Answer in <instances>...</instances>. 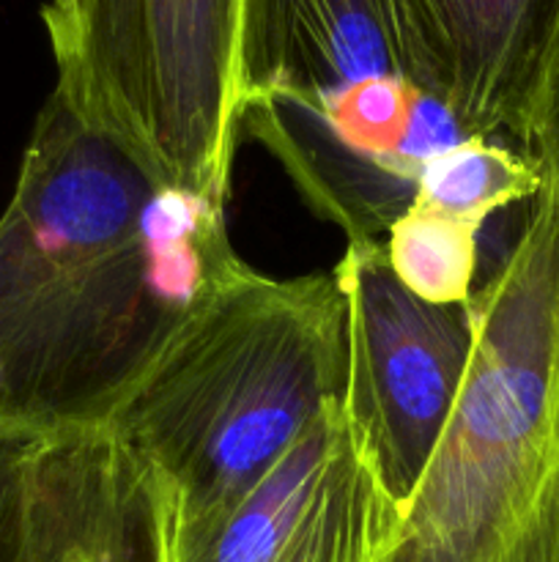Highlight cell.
<instances>
[{
    "instance_id": "obj_1",
    "label": "cell",
    "mask_w": 559,
    "mask_h": 562,
    "mask_svg": "<svg viewBox=\"0 0 559 562\" xmlns=\"http://www.w3.org/2000/svg\"><path fill=\"white\" fill-rule=\"evenodd\" d=\"M230 256L223 217L157 190L49 93L0 212V431L107 428Z\"/></svg>"
},
{
    "instance_id": "obj_2",
    "label": "cell",
    "mask_w": 559,
    "mask_h": 562,
    "mask_svg": "<svg viewBox=\"0 0 559 562\" xmlns=\"http://www.w3.org/2000/svg\"><path fill=\"white\" fill-rule=\"evenodd\" d=\"M345 393V305L334 272L272 278L219 263L110 431L157 475L170 525L217 514Z\"/></svg>"
},
{
    "instance_id": "obj_3",
    "label": "cell",
    "mask_w": 559,
    "mask_h": 562,
    "mask_svg": "<svg viewBox=\"0 0 559 562\" xmlns=\"http://www.w3.org/2000/svg\"><path fill=\"white\" fill-rule=\"evenodd\" d=\"M376 562H559V190L475 291L449 420Z\"/></svg>"
},
{
    "instance_id": "obj_4",
    "label": "cell",
    "mask_w": 559,
    "mask_h": 562,
    "mask_svg": "<svg viewBox=\"0 0 559 562\" xmlns=\"http://www.w3.org/2000/svg\"><path fill=\"white\" fill-rule=\"evenodd\" d=\"M53 93L157 190L225 217L241 0H47Z\"/></svg>"
},
{
    "instance_id": "obj_5",
    "label": "cell",
    "mask_w": 559,
    "mask_h": 562,
    "mask_svg": "<svg viewBox=\"0 0 559 562\" xmlns=\"http://www.w3.org/2000/svg\"><path fill=\"white\" fill-rule=\"evenodd\" d=\"M332 272L345 305V420L403 510L466 379L475 296L453 305L420 300L395 278L381 241H349Z\"/></svg>"
},
{
    "instance_id": "obj_6",
    "label": "cell",
    "mask_w": 559,
    "mask_h": 562,
    "mask_svg": "<svg viewBox=\"0 0 559 562\" xmlns=\"http://www.w3.org/2000/svg\"><path fill=\"white\" fill-rule=\"evenodd\" d=\"M398 519L338 401L217 514H168V562H376Z\"/></svg>"
},
{
    "instance_id": "obj_7",
    "label": "cell",
    "mask_w": 559,
    "mask_h": 562,
    "mask_svg": "<svg viewBox=\"0 0 559 562\" xmlns=\"http://www.w3.org/2000/svg\"><path fill=\"white\" fill-rule=\"evenodd\" d=\"M414 86L398 0H241L239 93L334 121L362 91Z\"/></svg>"
},
{
    "instance_id": "obj_8",
    "label": "cell",
    "mask_w": 559,
    "mask_h": 562,
    "mask_svg": "<svg viewBox=\"0 0 559 562\" xmlns=\"http://www.w3.org/2000/svg\"><path fill=\"white\" fill-rule=\"evenodd\" d=\"M417 91L460 137L524 140L559 0H398Z\"/></svg>"
},
{
    "instance_id": "obj_9",
    "label": "cell",
    "mask_w": 559,
    "mask_h": 562,
    "mask_svg": "<svg viewBox=\"0 0 559 562\" xmlns=\"http://www.w3.org/2000/svg\"><path fill=\"white\" fill-rule=\"evenodd\" d=\"M31 562H168V497L110 428L38 439L27 470Z\"/></svg>"
},
{
    "instance_id": "obj_10",
    "label": "cell",
    "mask_w": 559,
    "mask_h": 562,
    "mask_svg": "<svg viewBox=\"0 0 559 562\" xmlns=\"http://www.w3.org/2000/svg\"><path fill=\"white\" fill-rule=\"evenodd\" d=\"M543 173L524 151L497 140L460 137L422 162L414 201L471 225L518 201H535Z\"/></svg>"
},
{
    "instance_id": "obj_11",
    "label": "cell",
    "mask_w": 559,
    "mask_h": 562,
    "mask_svg": "<svg viewBox=\"0 0 559 562\" xmlns=\"http://www.w3.org/2000/svg\"><path fill=\"white\" fill-rule=\"evenodd\" d=\"M480 225L411 201L381 239L395 278L420 300L436 305L475 296Z\"/></svg>"
},
{
    "instance_id": "obj_12",
    "label": "cell",
    "mask_w": 559,
    "mask_h": 562,
    "mask_svg": "<svg viewBox=\"0 0 559 562\" xmlns=\"http://www.w3.org/2000/svg\"><path fill=\"white\" fill-rule=\"evenodd\" d=\"M38 439L0 431V562H31L27 470Z\"/></svg>"
},
{
    "instance_id": "obj_13",
    "label": "cell",
    "mask_w": 559,
    "mask_h": 562,
    "mask_svg": "<svg viewBox=\"0 0 559 562\" xmlns=\"http://www.w3.org/2000/svg\"><path fill=\"white\" fill-rule=\"evenodd\" d=\"M521 146L526 148V157L540 168L543 181L559 190V33L537 80Z\"/></svg>"
}]
</instances>
